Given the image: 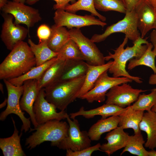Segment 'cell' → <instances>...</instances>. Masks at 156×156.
I'll list each match as a JSON object with an SVG mask.
<instances>
[{
    "label": "cell",
    "instance_id": "6da1fadb",
    "mask_svg": "<svg viewBox=\"0 0 156 156\" xmlns=\"http://www.w3.org/2000/svg\"><path fill=\"white\" fill-rule=\"evenodd\" d=\"M128 39L125 37L119 47L113 50L114 52L112 53L109 52L108 55L105 57V61H108L113 59V63L108 70V72L114 77H125L141 83L142 82V79L138 77L132 76L126 69L127 62L131 59L140 57L146 50L149 42L146 39L140 37L138 40L133 42L132 47H124L127 44Z\"/></svg>",
    "mask_w": 156,
    "mask_h": 156
},
{
    "label": "cell",
    "instance_id": "7a4b0ae2",
    "mask_svg": "<svg viewBox=\"0 0 156 156\" xmlns=\"http://www.w3.org/2000/svg\"><path fill=\"white\" fill-rule=\"evenodd\" d=\"M35 66V57L29 46L22 41L11 51L0 64V79L9 80L19 77Z\"/></svg>",
    "mask_w": 156,
    "mask_h": 156
},
{
    "label": "cell",
    "instance_id": "3957f363",
    "mask_svg": "<svg viewBox=\"0 0 156 156\" xmlns=\"http://www.w3.org/2000/svg\"><path fill=\"white\" fill-rule=\"evenodd\" d=\"M85 76L70 81L57 82L44 88L46 99L60 111L65 110L77 98Z\"/></svg>",
    "mask_w": 156,
    "mask_h": 156
},
{
    "label": "cell",
    "instance_id": "277c9868",
    "mask_svg": "<svg viewBox=\"0 0 156 156\" xmlns=\"http://www.w3.org/2000/svg\"><path fill=\"white\" fill-rule=\"evenodd\" d=\"M68 129V124L65 121H49L30 130L36 131L26 138L25 145L31 149L44 142L50 141L51 146H57L67 137Z\"/></svg>",
    "mask_w": 156,
    "mask_h": 156
},
{
    "label": "cell",
    "instance_id": "5b68a950",
    "mask_svg": "<svg viewBox=\"0 0 156 156\" xmlns=\"http://www.w3.org/2000/svg\"><path fill=\"white\" fill-rule=\"evenodd\" d=\"M122 33L125 37L133 42L140 36L137 26V15L135 10L127 11L124 18L116 23L107 27L101 34H94L91 38L94 42H99L104 41L111 34L116 33Z\"/></svg>",
    "mask_w": 156,
    "mask_h": 156
},
{
    "label": "cell",
    "instance_id": "8992f818",
    "mask_svg": "<svg viewBox=\"0 0 156 156\" xmlns=\"http://www.w3.org/2000/svg\"><path fill=\"white\" fill-rule=\"evenodd\" d=\"M3 81L7 89L8 97L6 108L1 113L0 120H4L10 114H16L20 118L23 123L21 131H24L26 132L31 129L30 118H27L25 116L20 105V98L23 91V86H15L7 80L4 79Z\"/></svg>",
    "mask_w": 156,
    "mask_h": 156
},
{
    "label": "cell",
    "instance_id": "52a82bcc",
    "mask_svg": "<svg viewBox=\"0 0 156 156\" xmlns=\"http://www.w3.org/2000/svg\"><path fill=\"white\" fill-rule=\"evenodd\" d=\"M68 31L70 39L77 44L88 64L97 66L105 64L103 54L94 42L84 36L79 29L73 28Z\"/></svg>",
    "mask_w": 156,
    "mask_h": 156
},
{
    "label": "cell",
    "instance_id": "ba28073f",
    "mask_svg": "<svg viewBox=\"0 0 156 156\" xmlns=\"http://www.w3.org/2000/svg\"><path fill=\"white\" fill-rule=\"evenodd\" d=\"M108 70L103 73L96 82L93 88L80 98L89 103H99L105 101L106 94L113 87L124 83H131L133 80L125 77H114L109 76Z\"/></svg>",
    "mask_w": 156,
    "mask_h": 156
},
{
    "label": "cell",
    "instance_id": "9c48e42d",
    "mask_svg": "<svg viewBox=\"0 0 156 156\" xmlns=\"http://www.w3.org/2000/svg\"><path fill=\"white\" fill-rule=\"evenodd\" d=\"M69 125L68 136L56 146L64 150L78 151L91 146V140L88 132L81 131L78 120H72L68 115L66 118Z\"/></svg>",
    "mask_w": 156,
    "mask_h": 156
},
{
    "label": "cell",
    "instance_id": "30bf717a",
    "mask_svg": "<svg viewBox=\"0 0 156 156\" xmlns=\"http://www.w3.org/2000/svg\"><path fill=\"white\" fill-rule=\"evenodd\" d=\"M1 10L3 13L13 16L15 24H25L28 29L42 20L38 9L21 2L9 1Z\"/></svg>",
    "mask_w": 156,
    "mask_h": 156
},
{
    "label": "cell",
    "instance_id": "8fae6325",
    "mask_svg": "<svg viewBox=\"0 0 156 156\" xmlns=\"http://www.w3.org/2000/svg\"><path fill=\"white\" fill-rule=\"evenodd\" d=\"M53 20L55 25L57 27L66 26L68 29L80 28L92 25H97L104 27L107 23L96 18L91 15L84 16L66 11L62 9L56 10Z\"/></svg>",
    "mask_w": 156,
    "mask_h": 156
},
{
    "label": "cell",
    "instance_id": "7c38bea8",
    "mask_svg": "<svg viewBox=\"0 0 156 156\" xmlns=\"http://www.w3.org/2000/svg\"><path fill=\"white\" fill-rule=\"evenodd\" d=\"M56 107L46 99L44 88L39 91L34 103L33 110L38 125L52 120H61L66 119L67 113L64 111L57 112Z\"/></svg>",
    "mask_w": 156,
    "mask_h": 156
},
{
    "label": "cell",
    "instance_id": "4fadbf2b",
    "mask_svg": "<svg viewBox=\"0 0 156 156\" xmlns=\"http://www.w3.org/2000/svg\"><path fill=\"white\" fill-rule=\"evenodd\" d=\"M2 15L4 21L1 38L7 49L11 51L26 38L29 30L19 24H15L13 22L14 17L12 14L3 13Z\"/></svg>",
    "mask_w": 156,
    "mask_h": 156
},
{
    "label": "cell",
    "instance_id": "5bb4252c",
    "mask_svg": "<svg viewBox=\"0 0 156 156\" xmlns=\"http://www.w3.org/2000/svg\"><path fill=\"white\" fill-rule=\"evenodd\" d=\"M146 91L134 88L127 83L117 85L106 93L105 103L125 108L135 102L141 92Z\"/></svg>",
    "mask_w": 156,
    "mask_h": 156
},
{
    "label": "cell",
    "instance_id": "9a60e30c",
    "mask_svg": "<svg viewBox=\"0 0 156 156\" xmlns=\"http://www.w3.org/2000/svg\"><path fill=\"white\" fill-rule=\"evenodd\" d=\"M23 85L24 90L20 101V106L23 111H25L29 114L35 128L38 126L33 110L34 103L40 90L38 87V80L34 79L26 80Z\"/></svg>",
    "mask_w": 156,
    "mask_h": 156
},
{
    "label": "cell",
    "instance_id": "2e32d148",
    "mask_svg": "<svg viewBox=\"0 0 156 156\" xmlns=\"http://www.w3.org/2000/svg\"><path fill=\"white\" fill-rule=\"evenodd\" d=\"M137 26L140 36L144 38L151 29H154L156 22V13L155 9L144 1L136 9Z\"/></svg>",
    "mask_w": 156,
    "mask_h": 156
},
{
    "label": "cell",
    "instance_id": "e0dca14e",
    "mask_svg": "<svg viewBox=\"0 0 156 156\" xmlns=\"http://www.w3.org/2000/svg\"><path fill=\"white\" fill-rule=\"evenodd\" d=\"M129 136L122 127L118 126L106 134L105 139L107 140V142L101 144L100 148L101 151L110 156L117 151L125 147Z\"/></svg>",
    "mask_w": 156,
    "mask_h": 156
},
{
    "label": "cell",
    "instance_id": "ac0fdd59",
    "mask_svg": "<svg viewBox=\"0 0 156 156\" xmlns=\"http://www.w3.org/2000/svg\"><path fill=\"white\" fill-rule=\"evenodd\" d=\"M116 105L105 103L97 108L88 110L81 107L77 112L70 113V118L74 119L77 116H82L86 118H92L96 116H101L102 119H105L109 116H119L125 109Z\"/></svg>",
    "mask_w": 156,
    "mask_h": 156
},
{
    "label": "cell",
    "instance_id": "d6986e66",
    "mask_svg": "<svg viewBox=\"0 0 156 156\" xmlns=\"http://www.w3.org/2000/svg\"><path fill=\"white\" fill-rule=\"evenodd\" d=\"M140 131L147 136L144 146L151 150L156 148V113L151 110L144 113L139 124Z\"/></svg>",
    "mask_w": 156,
    "mask_h": 156
},
{
    "label": "cell",
    "instance_id": "ffe728a7",
    "mask_svg": "<svg viewBox=\"0 0 156 156\" xmlns=\"http://www.w3.org/2000/svg\"><path fill=\"white\" fill-rule=\"evenodd\" d=\"M113 63V61L110 60L102 65L93 66L88 64V68L85 75L84 81L77 95V98L80 99L81 96L91 90L100 75L105 71L108 70Z\"/></svg>",
    "mask_w": 156,
    "mask_h": 156
},
{
    "label": "cell",
    "instance_id": "44dd1931",
    "mask_svg": "<svg viewBox=\"0 0 156 156\" xmlns=\"http://www.w3.org/2000/svg\"><path fill=\"white\" fill-rule=\"evenodd\" d=\"M12 119L14 127V132L11 136L0 139V148L4 156H26L20 143L22 134L18 135L15 121L12 117Z\"/></svg>",
    "mask_w": 156,
    "mask_h": 156
},
{
    "label": "cell",
    "instance_id": "7402d4cb",
    "mask_svg": "<svg viewBox=\"0 0 156 156\" xmlns=\"http://www.w3.org/2000/svg\"><path fill=\"white\" fill-rule=\"evenodd\" d=\"M88 68V64L84 60H66L62 74L55 82L70 81L84 76Z\"/></svg>",
    "mask_w": 156,
    "mask_h": 156
},
{
    "label": "cell",
    "instance_id": "603a6c76",
    "mask_svg": "<svg viewBox=\"0 0 156 156\" xmlns=\"http://www.w3.org/2000/svg\"><path fill=\"white\" fill-rule=\"evenodd\" d=\"M144 110H133L131 105L126 107L124 111L119 115L118 126L124 129L131 128L134 134L141 131L139 129V124L144 113Z\"/></svg>",
    "mask_w": 156,
    "mask_h": 156
},
{
    "label": "cell",
    "instance_id": "cb8c5ba5",
    "mask_svg": "<svg viewBox=\"0 0 156 156\" xmlns=\"http://www.w3.org/2000/svg\"><path fill=\"white\" fill-rule=\"evenodd\" d=\"M119 120L118 116H112L99 120L91 127L88 131L91 140L98 141L103 134L116 128L118 126Z\"/></svg>",
    "mask_w": 156,
    "mask_h": 156
},
{
    "label": "cell",
    "instance_id": "d4e9b609",
    "mask_svg": "<svg viewBox=\"0 0 156 156\" xmlns=\"http://www.w3.org/2000/svg\"><path fill=\"white\" fill-rule=\"evenodd\" d=\"M66 61L57 59L46 69L38 80L39 90L49 86L57 80L63 70Z\"/></svg>",
    "mask_w": 156,
    "mask_h": 156
},
{
    "label": "cell",
    "instance_id": "484cf974",
    "mask_svg": "<svg viewBox=\"0 0 156 156\" xmlns=\"http://www.w3.org/2000/svg\"><path fill=\"white\" fill-rule=\"evenodd\" d=\"M28 42L34 55L36 66L42 65L57 55L58 53L54 52L49 48L47 40L36 44L29 39Z\"/></svg>",
    "mask_w": 156,
    "mask_h": 156
},
{
    "label": "cell",
    "instance_id": "4316f807",
    "mask_svg": "<svg viewBox=\"0 0 156 156\" xmlns=\"http://www.w3.org/2000/svg\"><path fill=\"white\" fill-rule=\"evenodd\" d=\"M51 28V33L47 40L48 45L52 51L58 53L70 39V33L64 26L57 27L54 24Z\"/></svg>",
    "mask_w": 156,
    "mask_h": 156
},
{
    "label": "cell",
    "instance_id": "83f0119b",
    "mask_svg": "<svg viewBox=\"0 0 156 156\" xmlns=\"http://www.w3.org/2000/svg\"><path fill=\"white\" fill-rule=\"evenodd\" d=\"M57 59V57H54L41 65L33 67L28 72L19 77L8 80L15 86H20L23 85L26 80L34 79L38 80L46 69Z\"/></svg>",
    "mask_w": 156,
    "mask_h": 156
},
{
    "label": "cell",
    "instance_id": "f1b7e54d",
    "mask_svg": "<svg viewBox=\"0 0 156 156\" xmlns=\"http://www.w3.org/2000/svg\"><path fill=\"white\" fill-rule=\"evenodd\" d=\"M145 142L141 131L133 135H129L128 142L121 153V155L126 152L138 156H148V151L144 146Z\"/></svg>",
    "mask_w": 156,
    "mask_h": 156
},
{
    "label": "cell",
    "instance_id": "f546056e",
    "mask_svg": "<svg viewBox=\"0 0 156 156\" xmlns=\"http://www.w3.org/2000/svg\"><path fill=\"white\" fill-rule=\"evenodd\" d=\"M147 48L142 55L138 58H133L129 61L127 69L129 70L140 65H144L150 68L154 73H156L155 59L156 56L153 52V46L151 43L147 44Z\"/></svg>",
    "mask_w": 156,
    "mask_h": 156
},
{
    "label": "cell",
    "instance_id": "4dcf8cb0",
    "mask_svg": "<svg viewBox=\"0 0 156 156\" xmlns=\"http://www.w3.org/2000/svg\"><path fill=\"white\" fill-rule=\"evenodd\" d=\"M56 57L58 59L64 60H85L77 44L71 39L62 47L58 52Z\"/></svg>",
    "mask_w": 156,
    "mask_h": 156
},
{
    "label": "cell",
    "instance_id": "1f68e13d",
    "mask_svg": "<svg viewBox=\"0 0 156 156\" xmlns=\"http://www.w3.org/2000/svg\"><path fill=\"white\" fill-rule=\"evenodd\" d=\"M63 10L74 14L79 10H85L90 12L92 16H97L103 21L105 22L106 19V17L96 10L94 5V0H78L71 4H68Z\"/></svg>",
    "mask_w": 156,
    "mask_h": 156
},
{
    "label": "cell",
    "instance_id": "d6a6232c",
    "mask_svg": "<svg viewBox=\"0 0 156 156\" xmlns=\"http://www.w3.org/2000/svg\"><path fill=\"white\" fill-rule=\"evenodd\" d=\"M156 104V88H155L151 90V92L149 94H140L137 100L131 106L134 110L148 111L151 110L153 107Z\"/></svg>",
    "mask_w": 156,
    "mask_h": 156
},
{
    "label": "cell",
    "instance_id": "836d02e7",
    "mask_svg": "<svg viewBox=\"0 0 156 156\" xmlns=\"http://www.w3.org/2000/svg\"><path fill=\"white\" fill-rule=\"evenodd\" d=\"M95 9L100 11H115L125 14L127 9L122 0H94Z\"/></svg>",
    "mask_w": 156,
    "mask_h": 156
},
{
    "label": "cell",
    "instance_id": "e575fe53",
    "mask_svg": "<svg viewBox=\"0 0 156 156\" xmlns=\"http://www.w3.org/2000/svg\"><path fill=\"white\" fill-rule=\"evenodd\" d=\"M101 144L100 143L93 146H90L81 150L73 151L70 149L66 150V156H90L95 151H101Z\"/></svg>",
    "mask_w": 156,
    "mask_h": 156
},
{
    "label": "cell",
    "instance_id": "d590c367",
    "mask_svg": "<svg viewBox=\"0 0 156 156\" xmlns=\"http://www.w3.org/2000/svg\"><path fill=\"white\" fill-rule=\"evenodd\" d=\"M51 33V28L46 24L41 25L37 30V35L39 39V43L48 40Z\"/></svg>",
    "mask_w": 156,
    "mask_h": 156
},
{
    "label": "cell",
    "instance_id": "8d00e7d4",
    "mask_svg": "<svg viewBox=\"0 0 156 156\" xmlns=\"http://www.w3.org/2000/svg\"><path fill=\"white\" fill-rule=\"evenodd\" d=\"M39 0H26V3L29 5H33ZM56 2L53 6L55 10L58 9H62L64 8L68 4L69 2L74 3L76 2V0H53Z\"/></svg>",
    "mask_w": 156,
    "mask_h": 156
},
{
    "label": "cell",
    "instance_id": "74e56055",
    "mask_svg": "<svg viewBox=\"0 0 156 156\" xmlns=\"http://www.w3.org/2000/svg\"><path fill=\"white\" fill-rule=\"evenodd\" d=\"M126 6L127 11L135 10L144 0H122Z\"/></svg>",
    "mask_w": 156,
    "mask_h": 156
},
{
    "label": "cell",
    "instance_id": "f35d334b",
    "mask_svg": "<svg viewBox=\"0 0 156 156\" xmlns=\"http://www.w3.org/2000/svg\"><path fill=\"white\" fill-rule=\"evenodd\" d=\"M151 43L153 46V52L156 56V30L154 29L150 35Z\"/></svg>",
    "mask_w": 156,
    "mask_h": 156
},
{
    "label": "cell",
    "instance_id": "ab89813d",
    "mask_svg": "<svg viewBox=\"0 0 156 156\" xmlns=\"http://www.w3.org/2000/svg\"><path fill=\"white\" fill-rule=\"evenodd\" d=\"M148 83L150 85H156V73L151 75L149 79Z\"/></svg>",
    "mask_w": 156,
    "mask_h": 156
},
{
    "label": "cell",
    "instance_id": "60d3db41",
    "mask_svg": "<svg viewBox=\"0 0 156 156\" xmlns=\"http://www.w3.org/2000/svg\"><path fill=\"white\" fill-rule=\"evenodd\" d=\"M149 5L152 7L154 9L156 7V0H144Z\"/></svg>",
    "mask_w": 156,
    "mask_h": 156
},
{
    "label": "cell",
    "instance_id": "b9f144b4",
    "mask_svg": "<svg viewBox=\"0 0 156 156\" xmlns=\"http://www.w3.org/2000/svg\"><path fill=\"white\" fill-rule=\"evenodd\" d=\"M9 1V0H0V8L1 10Z\"/></svg>",
    "mask_w": 156,
    "mask_h": 156
},
{
    "label": "cell",
    "instance_id": "7bdbcfd3",
    "mask_svg": "<svg viewBox=\"0 0 156 156\" xmlns=\"http://www.w3.org/2000/svg\"><path fill=\"white\" fill-rule=\"evenodd\" d=\"M148 156H156V151L153 149L148 151Z\"/></svg>",
    "mask_w": 156,
    "mask_h": 156
},
{
    "label": "cell",
    "instance_id": "ee69618b",
    "mask_svg": "<svg viewBox=\"0 0 156 156\" xmlns=\"http://www.w3.org/2000/svg\"><path fill=\"white\" fill-rule=\"evenodd\" d=\"M7 104V99L6 98L3 102L1 103L0 105V108H1L4 107L6 104Z\"/></svg>",
    "mask_w": 156,
    "mask_h": 156
},
{
    "label": "cell",
    "instance_id": "f6af8a7d",
    "mask_svg": "<svg viewBox=\"0 0 156 156\" xmlns=\"http://www.w3.org/2000/svg\"><path fill=\"white\" fill-rule=\"evenodd\" d=\"M26 0H12V1L15 2H21L25 3L26 2Z\"/></svg>",
    "mask_w": 156,
    "mask_h": 156
},
{
    "label": "cell",
    "instance_id": "bcb514c9",
    "mask_svg": "<svg viewBox=\"0 0 156 156\" xmlns=\"http://www.w3.org/2000/svg\"><path fill=\"white\" fill-rule=\"evenodd\" d=\"M0 90L1 92L3 94L4 93L3 86L1 83H0Z\"/></svg>",
    "mask_w": 156,
    "mask_h": 156
},
{
    "label": "cell",
    "instance_id": "7dc6e473",
    "mask_svg": "<svg viewBox=\"0 0 156 156\" xmlns=\"http://www.w3.org/2000/svg\"><path fill=\"white\" fill-rule=\"evenodd\" d=\"M151 110L156 113V104L153 107Z\"/></svg>",
    "mask_w": 156,
    "mask_h": 156
},
{
    "label": "cell",
    "instance_id": "c3c4849f",
    "mask_svg": "<svg viewBox=\"0 0 156 156\" xmlns=\"http://www.w3.org/2000/svg\"><path fill=\"white\" fill-rule=\"evenodd\" d=\"M154 29L156 30V22L155 24V25Z\"/></svg>",
    "mask_w": 156,
    "mask_h": 156
},
{
    "label": "cell",
    "instance_id": "681fc988",
    "mask_svg": "<svg viewBox=\"0 0 156 156\" xmlns=\"http://www.w3.org/2000/svg\"><path fill=\"white\" fill-rule=\"evenodd\" d=\"M155 10L156 12V8H155Z\"/></svg>",
    "mask_w": 156,
    "mask_h": 156
},
{
    "label": "cell",
    "instance_id": "f907efd6",
    "mask_svg": "<svg viewBox=\"0 0 156 156\" xmlns=\"http://www.w3.org/2000/svg\"></svg>",
    "mask_w": 156,
    "mask_h": 156
}]
</instances>
